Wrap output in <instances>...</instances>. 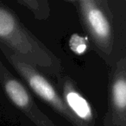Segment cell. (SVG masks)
Listing matches in <instances>:
<instances>
[{
	"label": "cell",
	"mask_w": 126,
	"mask_h": 126,
	"mask_svg": "<svg viewBox=\"0 0 126 126\" xmlns=\"http://www.w3.org/2000/svg\"><path fill=\"white\" fill-rule=\"evenodd\" d=\"M0 44L47 75L62 74L61 60L21 21L16 13L0 1Z\"/></svg>",
	"instance_id": "obj_1"
},
{
	"label": "cell",
	"mask_w": 126,
	"mask_h": 126,
	"mask_svg": "<svg viewBox=\"0 0 126 126\" xmlns=\"http://www.w3.org/2000/svg\"><path fill=\"white\" fill-rule=\"evenodd\" d=\"M66 1H68V2H72V3H77V0H66Z\"/></svg>",
	"instance_id": "obj_7"
},
{
	"label": "cell",
	"mask_w": 126,
	"mask_h": 126,
	"mask_svg": "<svg viewBox=\"0 0 126 126\" xmlns=\"http://www.w3.org/2000/svg\"><path fill=\"white\" fill-rule=\"evenodd\" d=\"M58 85L63 94V98L67 106L77 117L88 120L92 117V109L87 100L81 95L76 87L74 80L67 74L57 76Z\"/></svg>",
	"instance_id": "obj_3"
},
{
	"label": "cell",
	"mask_w": 126,
	"mask_h": 126,
	"mask_svg": "<svg viewBox=\"0 0 126 126\" xmlns=\"http://www.w3.org/2000/svg\"><path fill=\"white\" fill-rule=\"evenodd\" d=\"M97 1H98V2L101 4V5L103 6V7H105L106 10H108V11H110V7H109L108 0H97Z\"/></svg>",
	"instance_id": "obj_6"
},
{
	"label": "cell",
	"mask_w": 126,
	"mask_h": 126,
	"mask_svg": "<svg viewBox=\"0 0 126 126\" xmlns=\"http://www.w3.org/2000/svg\"><path fill=\"white\" fill-rule=\"evenodd\" d=\"M70 48H72L77 54H83L87 48V42L83 37L73 35L70 39Z\"/></svg>",
	"instance_id": "obj_5"
},
{
	"label": "cell",
	"mask_w": 126,
	"mask_h": 126,
	"mask_svg": "<svg viewBox=\"0 0 126 126\" xmlns=\"http://www.w3.org/2000/svg\"><path fill=\"white\" fill-rule=\"evenodd\" d=\"M83 28L88 34L97 54L111 65L115 48L113 15L97 0H77Z\"/></svg>",
	"instance_id": "obj_2"
},
{
	"label": "cell",
	"mask_w": 126,
	"mask_h": 126,
	"mask_svg": "<svg viewBox=\"0 0 126 126\" xmlns=\"http://www.w3.org/2000/svg\"><path fill=\"white\" fill-rule=\"evenodd\" d=\"M26 8L39 21H46L50 17L51 7L48 0H15Z\"/></svg>",
	"instance_id": "obj_4"
}]
</instances>
